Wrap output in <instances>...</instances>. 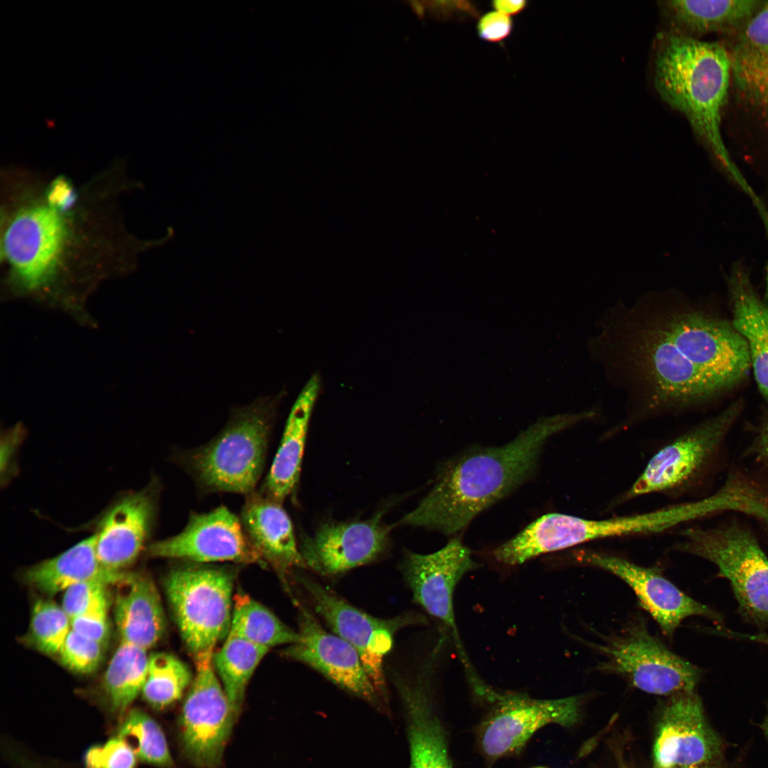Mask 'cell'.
I'll list each match as a JSON object with an SVG mask.
<instances>
[{"label": "cell", "mask_w": 768, "mask_h": 768, "mask_svg": "<svg viewBox=\"0 0 768 768\" xmlns=\"http://www.w3.org/2000/svg\"><path fill=\"white\" fill-rule=\"evenodd\" d=\"M580 422L579 414L553 418L503 447L472 449L454 458L402 523L446 535L464 529L479 513L529 478L550 435Z\"/></svg>", "instance_id": "obj_1"}, {"label": "cell", "mask_w": 768, "mask_h": 768, "mask_svg": "<svg viewBox=\"0 0 768 768\" xmlns=\"http://www.w3.org/2000/svg\"><path fill=\"white\" fill-rule=\"evenodd\" d=\"M654 81L662 100L687 119L713 165L735 187L747 181L722 137L730 66L722 42L704 41L666 31L654 50Z\"/></svg>", "instance_id": "obj_2"}, {"label": "cell", "mask_w": 768, "mask_h": 768, "mask_svg": "<svg viewBox=\"0 0 768 768\" xmlns=\"http://www.w3.org/2000/svg\"><path fill=\"white\" fill-rule=\"evenodd\" d=\"M720 41L730 66L722 137L734 161L761 181V198L768 205V1L740 30Z\"/></svg>", "instance_id": "obj_3"}, {"label": "cell", "mask_w": 768, "mask_h": 768, "mask_svg": "<svg viewBox=\"0 0 768 768\" xmlns=\"http://www.w3.org/2000/svg\"><path fill=\"white\" fill-rule=\"evenodd\" d=\"M280 398L261 397L235 408L222 431L181 456V462L205 491L250 495L262 473Z\"/></svg>", "instance_id": "obj_4"}, {"label": "cell", "mask_w": 768, "mask_h": 768, "mask_svg": "<svg viewBox=\"0 0 768 768\" xmlns=\"http://www.w3.org/2000/svg\"><path fill=\"white\" fill-rule=\"evenodd\" d=\"M674 548L704 558L731 585L738 610L747 622L768 627V558L747 529L732 523L715 528H690Z\"/></svg>", "instance_id": "obj_5"}, {"label": "cell", "mask_w": 768, "mask_h": 768, "mask_svg": "<svg viewBox=\"0 0 768 768\" xmlns=\"http://www.w3.org/2000/svg\"><path fill=\"white\" fill-rule=\"evenodd\" d=\"M234 573L227 567L185 565L164 580L181 636L193 657L213 651L230 628Z\"/></svg>", "instance_id": "obj_6"}, {"label": "cell", "mask_w": 768, "mask_h": 768, "mask_svg": "<svg viewBox=\"0 0 768 768\" xmlns=\"http://www.w3.org/2000/svg\"><path fill=\"white\" fill-rule=\"evenodd\" d=\"M475 695L486 705L476 736L480 752L489 762L518 754L531 737L545 725L571 727L581 718V695L537 699L523 693L496 690L489 685Z\"/></svg>", "instance_id": "obj_7"}, {"label": "cell", "mask_w": 768, "mask_h": 768, "mask_svg": "<svg viewBox=\"0 0 768 768\" xmlns=\"http://www.w3.org/2000/svg\"><path fill=\"white\" fill-rule=\"evenodd\" d=\"M602 643L592 644L604 658L597 668L624 677L646 693L670 696L692 692L701 678L699 668L670 651L643 621L632 622Z\"/></svg>", "instance_id": "obj_8"}, {"label": "cell", "mask_w": 768, "mask_h": 768, "mask_svg": "<svg viewBox=\"0 0 768 768\" xmlns=\"http://www.w3.org/2000/svg\"><path fill=\"white\" fill-rule=\"evenodd\" d=\"M316 613L335 634L358 652L363 666L387 703L383 658L391 650L395 634L403 626L422 622V618L405 614L383 619L351 605L329 587L308 577L300 580Z\"/></svg>", "instance_id": "obj_9"}, {"label": "cell", "mask_w": 768, "mask_h": 768, "mask_svg": "<svg viewBox=\"0 0 768 768\" xmlns=\"http://www.w3.org/2000/svg\"><path fill=\"white\" fill-rule=\"evenodd\" d=\"M213 655L210 651L194 656L195 676L180 719L185 753L200 768L220 763L237 718L216 675Z\"/></svg>", "instance_id": "obj_10"}, {"label": "cell", "mask_w": 768, "mask_h": 768, "mask_svg": "<svg viewBox=\"0 0 768 768\" xmlns=\"http://www.w3.org/2000/svg\"><path fill=\"white\" fill-rule=\"evenodd\" d=\"M658 722L653 768H677L725 759V742L708 721L702 700L694 691L670 695L661 708Z\"/></svg>", "instance_id": "obj_11"}, {"label": "cell", "mask_w": 768, "mask_h": 768, "mask_svg": "<svg viewBox=\"0 0 768 768\" xmlns=\"http://www.w3.org/2000/svg\"><path fill=\"white\" fill-rule=\"evenodd\" d=\"M60 213L48 204L26 207L6 229V257L17 284L25 291L43 287L55 272L68 233Z\"/></svg>", "instance_id": "obj_12"}, {"label": "cell", "mask_w": 768, "mask_h": 768, "mask_svg": "<svg viewBox=\"0 0 768 768\" xmlns=\"http://www.w3.org/2000/svg\"><path fill=\"white\" fill-rule=\"evenodd\" d=\"M739 411L734 404L661 448L626 493L630 499L651 493L677 492L688 486L722 440Z\"/></svg>", "instance_id": "obj_13"}, {"label": "cell", "mask_w": 768, "mask_h": 768, "mask_svg": "<svg viewBox=\"0 0 768 768\" xmlns=\"http://www.w3.org/2000/svg\"><path fill=\"white\" fill-rule=\"evenodd\" d=\"M477 567L471 551L457 538L432 553H408L404 567L414 601L449 629L465 668L471 665L458 633L453 599L458 582Z\"/></svg>", "instance_id": "obj_14"}, {"label": "cell", "mask_w": 768, "mask_h": 768, "mask_svg": "<svg viewBox=\"0 0 768 768\" xmlns=\"http://www.w3.org/2000/svg\"><path fill=\"white\" fill-rule=\"evenodd\" d=\"M576 558L580 563L607 571L625 582L668 638L684 619L691 616L705 617L718 628L723 627L720 613L686 594L655 568L592 550H580Z\"/></svg>", "instance_id": "obj_15"}, {"label": "cell", "mask_w": 768, "mask_h": 768, "mask_svg": "<svg viewBox=\"0 0 768 768\" xmlns=\"http://www.w3.org/2000/svg\"><path fill=\"white\" fill-rule=\"evenodd\" d=\"M147 551L154 558L197 562H263L240 519L222 506L208 513H193L181 533L151 543Z\"/></svg>", "instance_id": "obj_16"}, {"label": "cell", "mask_w": 768, "mask_h": 768, "mask_svg": "<svg viewBox=\"0 0 768 768\" xmlns=\"http://www.w3.org/2000/svg\"><path fill=\"white\" fill-rule=\"evenodd\" d=\"M298 642L282 654L307 665L346 692L377 708H385L381 697L368 676L358 652L348 642L328 632L316 617L299 607Z\"/></svg>", "instance_id": "obj_17"}, {"label": "cell", "mask_w": 768, "mask_h": 768, "mask_svg": "<svg viewBox=\"0 0 768 768\" xmlns=\"http://www.w3.org/2000/svg\"><path fill=\"white\" fill-rule=\"evenodd\" d=\"M439 651L437 646L413 676H393L405 714L410 768H454L447 732L433 699L432 680Z\"/></svg>", "instance_id": "obj_18"}, {"label": "cell", "mask_w": 768, "mask_h": 768, "mask_svg": "<svg viewBox=\"0 0 768 768\" xmlns=\"http://www.w3.org/2000/svg\"><path fill=\"white\" fill-rule=\"evenodd\" d=\"M390 528L380 516L363 521L326 523L300 546L306 567L324 576L343 574L379 558L389 543Z\"/></svg>", "instance_id": "obj_19"}, {"label": "cell", "mask_w": 768, "mask_h": 768, "mask_svg": "<svg viewBox=\"0 0 768 768\" xmlns=\"http://www.w3.org/2000/svg\"><path fill=\"white\" fill-rule=\"evenodd\" d=\"M154 487L125 496L104 517L96 535V553L105 568L123 571L139 555L156 511Z\"/></svg>", "instance_id": "obj_20"}, {"label": "cell", "mask_w": 768, "mask_h": 768, "mask_svg": "<svg viewBox=\"0 0 768 768\" xmlns=\"http://www.w3.org/2000/svg\"><path fill=\"white\" fill-rule=\"evenodd\" d=\"M240 521L262 561L273 567L284 583L291 570L306 567L292 521L281 503L254 492L247 496Z\"/></svg>", "instance_id": "obj_21"}, {"label": "cell", "mask_w": 768, "mask_h": 768, "mask_svg": "<svg viewBox=\"0 0 768 768\" xmlns=\"http://www.w3.org/2000/svg\"><path fill=\"white\" fill-rule=\"evenodd\" d=\"M750 267L735 262L727 277L732 324L745 339L758 388L768 400V289L762 299L752 285Z\"/></svg>", "instance_id": "obj_22"}, {"label": "cell", "mask_w": 768, "mask_h": 768, "mask_svg": "<svg viewBox=\"0 0 768 768\" xmlns=\"http://www.w3.org/2000/svg\"><path fill=\"white\" fill-rule=\"evenodd\" d=\"M700 518L695 501L686 502L636 515L590 520L561 514L560 538L563 548L612 537L662 532Z\"/></svg>", "instance_id": "obj_23"}, {"label": "cell", "mask_w": 768, "mask_h": 768, "mask_svg": "<svg viewBox=\"0 0 768 768\" xmlns=\"http://www.w3.org/2000/svg\"><path fill=\"white\" fill-rule=\"evenodd\" d=\"M763 0H668L658 6L671 31L693 38L710 33L721 38L740 30Z\"/></svg>", "instance_id": "obj_24"}, {"label": "cell", "mask_w": 768, "mask_h": 768, "mask_svg": "<svg viewBox=\"0 0 768 768\" xmlns=\"http://www.w3.org/2000/svg\"><path fill=\"white\" fill-rule=\"evenodd\" d=\"M117 586L114 614L121 641L147 650L161 639L166 630L158 590L148 576L133 573Z\"/></svg>", "instance_id": "obj_25"}, {"label": "cell", "mask_w": 768, "mask_h": 768, "mask_svg": "<svg viewBox=\"0 0 768 768\" xmlns=\"http://www.w3.org/2000/svg\"><path fill=\"white\" fill-rule=\"evenodd\" d=\"M319 388V376L314 375L302 388L288 416L262 493L277 502L282 503L298 482L309 422Z\"/></svg>", "instance_id": "obj_26"}, {"label": "cell", "mask_w": 768, "mask_h": 768, "mask_svg": "<svg viewBox=\"0 0 768 768\" xmlns=\"http://www.w3.org/2000/svg\"><path fill=\"white\" fill-rule=\"evenodd\" d=\"M131 573L112 571L100 563L96 553V535L90 536L53 558L29 567L25 580L49 595L65 591L75 584L100 580L118 585Z\"/></svg>", "instance_id": "obj_27"}, {"label": "cell", "mask_w": 768, "mask_h": 768, "mask_svg": "<svg viewBox=\"0 0 768 768\" xmlns=\"http://www.w3.org/2000/svg\"><path fill=\"white\" fill-rule=\"evenodd\" d=\"M147 650L121 641L103 678V690L110 710L123 715L145 683L149 656Z\"/></svg>", "instance_id": "obj_28"}, {"label": "cell", "mask_w": 768, "mask_h": 768, "mask_svg": "<svg viewBox=\"0 0 768 768\" xmlns=\"http://www.w3.org/2000/svg\"><path fill=\"white\" fill-rule=\"evenodd\" d=\"M269 649L228 634L213 663L236 717L242 705L245 689L258 664Z\"/></svg>", "instance_id": "obj_29"}, {"label": "cell", "mask_w": 768, "mask_h": 768, "mask_svg": "<svg viewBox=\"0 0 768 768\" xmlns=\"http://www.w3.org/2000/svg\"><path fill=\"white\" fill-rule=\"evenodd\" d=\"M233 602L228 634L269 650L277 646L291 645L299 641V632L287 626L271 611L250 596L238 593L233 598Z\"/></svg>", "instance_id": "obj_30"}, {"label": "cell", "mask_w": 768, "mask_h": 768, "mask_svg": "<svg viewBox=\"0 0 768 768\" xmlns=\"http://www.w3.org/2000/svg\"><path fill=\"white\" fill-rule=\"evenodd\" d=\"M192 681L191 670L184 662L171 654L154 653L149 656L142 695L149 705L161 710L178 700Z\"/></svg>", "instance_id": "obj_31"}, {"label": "cell", "mask_w": 768, "mask_h": 768, "mask_svg": "<svg viewBox=\"0 0 768 768\" xmlns=\"http://www.w3.org/2000/svg\"><path fill=\"white\" fill-rule=\"evenodd\" d=\"M115 735L130 745L142 762L160 767H169L173 764L161 727L142 710L134 708L127 712Z\"/></svg>", "instance_id": "obj_32"}, {"label": "cell", "mask_w": 768, "mask_h": 768, "mask_svg": "<svg viewBox=\"0 0 768 768\" xmlns=\"http://www.w3.org/2000/svg\"><path fill=\"white\" fill-rule=\"evenodd\" d=\"M71 630V619L63 609L47 599L37 600L32 609L29 636L40 651L58 654Z\"/></svg>", "instance_id": "obj_33"}, {"label": "cell", "mask_w": 768, "mask_h": 768, "mask_svg": "<svg viewBox=\"0 0 768 768\" xmlns=\"http://www.w3.org/2000/svg\"><path fill=\"white\" fill-rule=\"evenodd\" d=\"M102 644L71 629L58 655L62 663L68 668L87 674L99 666L102 656Z\"/></svg>", "instance_id": "obj_34"}, {"label": "cell", "mask_w": 768, "mask_h": 768, "mask_svg": "<svg viewBox=\"0 0 768 768\" xmlns=\"http://www.w3.org/2000/svg\"><path fill=\"white\" fill-rule=\"evenodd\" d=\"M107 583L100 580L80 582L64 591L62 607L71 619L83 614L107 609Z\"/></svg>", "instance_id": "obj_35"}, {"label": "cell", "mask_w": 768, "mask_h": 768, "mask_svg": "<svg viewBox=\"0 0 768 768\" xmlns=\"http://www.w3.org/2000/svg\"><path fill=\"white\" fill-rule=\"evenodd\" d=\"M137 759L130 745L115 735L102 745L90 747L83 762L85 768H134Z\"/></svg>", "instance_id": "obj_36"}, {"label": "cell", "mask_w": 768, "mask_h": 768, "mask_svg": "<svg viewBox=\"0 0 768 768\" xmlns=\"http://www.w3.org/2000/svg\"><path fill=\"white\" fill-rule=\"evenodd\" d=\"M71 629L103 644L109 633L107 609L92 611L71 619Z\"/></svg>", "instance_id": "obj_37"}, {"label": "cell", "mask_w": 768, "mask_h": 768, "mask_svg": "<svg viewBox=\"0 0 768 768\" xmlns=\"http://www.w3.org/2000/svg\"><path fill=\"white\" fill-rule=\"evenodd\" d=\"M513 20L498 11L485 14L478 21L479 36L486 41L497 43L506 39L513 29Z\"/></svg>", "instance_id": "obj_38"}, {"label": "cell", "mask_w": 768, "mask_h": 768, "mask_svg": "<svg viewBox=\"0 0 768 768\" xmlns=\"http://www.w3.org/2000/svg\"><path fill=\"white\" fill-rule=\"evenodd\" d=\"M427 4L430 14L442 20L466 19L479 16L476 6L466 1H430Z\"/></svg>", "instance_id": "obj_39"}, {"label": "cell", "mask_w": 768, "mask_h": 768, "mask_svg": "<svg viewBox=\"0 0 768 768\" xmlns=\"http://www.w3.org/2000/svg\"><path fill=\"white\" fill-rule=\"evenodd\" d=\"M75 200L73 188L63 179L54 181L47 194L48 204L60 213L68 210Z\"/></svg>", "instance_id": "obj_40"}, {"label": "cell", "mask_w": 768, "mask_h": 768, "mask_svg": "<svg viewBox=\"0 0 768 768\" xmlns=\"http://www.w3.org/2000/svg\"><path fill=\"white\" fill-rule=\"evenodd\" d=\"M491 6L496 11L510 16L511 15L517 14L524 10L527 6V1L524 0H497L493 1L491 2Z\"/></svg>", "instance_id": "obj_41"}, {"label": "cell", "mask_w": 768, "mask_h": 768, "mask_svg": "<svg viewBox=\"0 0 768 768\" xmlns=\"http://www.w3.org/2000/svg\"><path fill=\"white\" fill-rule=\"evenodd\" d=\"M677 768H745V764H742V760L738 758L732 762H730L725 759L708 764H703L699 765L680 767Z\"/></svg>", "instance_id": "obj_42"}, {"label": "cell", "mask_w": 768, "mask_h": 768, "mask_svg": "<svg viewBox=\"0 0 768 768\" xmlns=\"http://www.w3.org/2000/svg\"><path fill=\"white\" fill-rule=\"evenodd\" d=\"M757 454L763 459H768V423L763 430L757 444Z\"/></svg>", "instance_id": "obj_43"}, {"label": "cell", "mask_w": 768, "mask_h": 768, "mask_svg": "<svg viewBox=\"0 0 768 768\" xmlns=\"http://www.w3.org/2000/svg\"><path fill=\"white\" fill-rule=\"evenodd\" d=\"M760 728H761V730L762 731V733H763V735H764V737H765V739H766V740H767V742L768 743V710H767V712L762 722H761Z\"/></svg>", "instance_id": "obj_44"}, {"label": "cell", "mask_w": 768, "mask_h": 768, "mask_svg": "<svg viewBox=\"0 0 768 768\" xmlns=\"http://www.w3.org/2000/svg\"><path fill=\"white\" fill-rule=\"evenodd\" d=\"M753 639L755 642L761 643L768 646V634H757L754 636Z\"/></svg>", "instance_id": "obj_45"}, {"label": "cell", "mask_w": 768, "mask_h": 768, "mask_svg": "<svg viewBox=\"0 0 768 768\" xmlns=\"http://www.w3.org/2000/svg\"><path fill=\"white\" fill-rule=\"evenodd\" d=\"M532 768H548V767H532Z\"/></svg>", "instance_id": "obj_46"}]
</instances>
